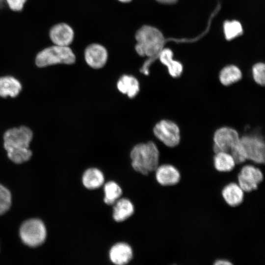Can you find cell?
<instances>
[{"mask_svg": "<svg viewBox=\"0 0 265 265\" xmlns=\"http://www.w3.org/2000/svg\"><path fill=\"white\" fill-rule=\"evenodd\" d=\"M135 39V50L137 54L148 57L140 68V72L147 76L151 65L158 58L159 54L163 49L164 38L158 29L144 25L136 31Z\"/></svg>", "mask_w": 265, "mask_h": 265, "instance_id": "obj_1", "label": "cell"}, {"mask_svg": "<svg viewBox=\"0 0 265 265\" xmlns=\"http://www.w3.org/2000/svg\"><path fill=\"white\" fill-rule=\"evenodd\" d=\"M32 137L31 130L25 126L6 131L3 135V145L9 159L17 164L28 160L32 156L29 147Z\"/></svg>", "mask_w": 265, "mask_h": 265, "instance_id": "obj_2", "label": "cell"}, {"mask_svg": "<svg viewBox=\"0 0 265 265\" xmlns=\"http://www.w3.org/2000/svg\"><path fill=\"white\" fill-rule=\"evenodd\" d=\"M132 166L136 172L144 175L154 172L160 164V153L153 141L135 145L130 153Z\"/></svg>", "mask_w": 265, "mask_h": 265, "instance_id": "obj_3", "label": "cell"}, {"mask_svg": "<svg viewBox=\"0 0 265 265\" xmlns=\"http://www.w3.org/2000/svg\"><path fill=\"white\" fill-rule=\"evenodd\" d=\"M76 61V56L69 46L53 45L46 47L36 55L35 62L40 68L65 64H72Z\"/></svg>", "mask_w": 265, "mask_h": 265, "instance_id": "obj_4", "label": "cell"}, {"mask_svg": "<svg viewBox=\"0 0 265 265\" xmlns=\"http://www.w3.org/2000/svg\"><path fill=\"white\" fill-rule=\"evenodd\" d=\"M239 142L247 161L262 167L265 162V144L261 135H245L240 137Z\"/></svg>", "mask_w": 265, "mask_h": 265, "instance_id": "obj_5", "label": "cell"}, {"mask_svg": "<svg viewBox=\"0 0 265 265\" xmlns=\"http://www.w3.org/2000/svg\"><path fill=\"white\" fill-rule=\"evenodd\" d=\"M46 234L44 223L38 219L25 221L20 229V237L23 242L32 247L41 245L45 240Z\"/></svg>", "mask_w": 265, "mask_h": 265, "instance_id": "obj_6", "label": "cell"}, {"mask_svg": "<svg viewBox=\"0 0 265 265\" xmlns=\"http://www.w3.org/2000/svg\"><path fill=\"white\" fill-rule=\"evenodd\" d=\"M265 175L262 167L247 162L242 165L238 174L237 183L245 192H249L258 188Z\"/></svg>", "mask_w": 265, "mask_h": 265, "instance_id": "obj_7", "label": "cell"}, {"mask_svg": "<svg viewBox=\"0 0 265 265\" xmlns=\"http://www.w3.org/2000/svg\"><path fill=\"white\" fill-rule=\"evenodd\" d=\"M153 131L156 138L168 147H175L181 141L180 128L170 120L159 121L155 125Z\"/></svg>", "mask_w": 265, "mask_h": 265, "instance_id": "obj_8", "label": "cell"}, {"mask_svg": "<svg viewBox=\"0 0 265 265\" xmlns=\"http://www.w3.org/2000/svg\"><path fill=\"white\" fill-rule=\"evenodd\" d=\"M240 136L235 129L223 126L218 128L213 135L212 151L229 152L239 141Z\"/></svg>", "mask_w": 265, "mask_h": 265, "instance_id": "obj_9", "label": "cell"}, {"mask_svg": "<svg viewBox=\"0 0 265 265\" xmlns=\"http://www.w3.org/2000/svg\"><path fill=\"white\" fill-rule=\"evenodd\" d=\"M157 182L164 186H173L177 184L181 179L179 170L169 163H161L155 171Z\"/></svg>", "mask_w": 265, "mask_h": 265, "instance_id": "obj_10", "label": "cell"}, {"mask_svg": "<svg viewBox=\"0 0 265 265\" xmlns=\"http://www.w3.org/2000/svg\"><path fill=\"white\" fill-rule=\"evenodd\" d=\"M85 60L88 66L94 69L102 68L106 64L108 53L106 49L99 44H92L85 49Z\"/></svg>", "mask_w": 265, "mask_h": 265, "instance_id": "obj_11", "label": "cell"}, {"mask_svg": "<svg viewBox=\"0 0 265 265\" xmlns=\"http://www.w3.org/2000/svg\"><path fill=\"white\" fill-rule=\"evenodd\" d=\"M74 37L73 28L65 23L55 24L49 30V37L53 45L69 46L73 42Z\"/></svg>", "mask_w": 265, "mask_h": 265, "instance_id": "obj_12", "label": "cell"}, {"mask_svg": "<svg viewBox=\"0 0 265 265\" xmlns=\"http://www.w3.org/2000/svg\"><path fill=\"white\" fill-rule=\"evenodd\" d=\"M132 250L127 243L118 242L113 245L109 252L110 261L116 265H124L131 261L132 258Z\"/></svg>", "mask_w": 265, "mask_h": 265, "instance_id": "obj_13", "label": "cell"}, {"mask_svg": "<svg viewBox=\"0 0 265 265\" xmlns=\"http://www.w3.org/2000/svg\"><path fill=\"white\" fill-rule=\"evenodd\" d=\"M244 193L245 192L236 182L228 183L221 190L224 201L231 207H236L242 202Z\"/></svg>", "mask_w": 265, "mask_h": 265, "instance_id": "obj_14", "label": "cell"}, {"mask_svg": "<svg viewBox=\"0 0 265 265\" xmlns=\"http://www.w3.org/2000/svg\"><path fill=\"white\" fill-rule=\"evenodd\" d=\"M116 86L119 92L130 98L135 97L140 90L139 81L135 77L130 75L121 76L117 82Z\"/></svg>", "mask_w": 265, "mask_h": 265, "instance_id": "obj_15", "label": "cell"}, {"mask_svg": "<svg viewBox=\"0 0 265 265\" xmlns=\"http://www.w3.org/2000/svg\"><path fill=\"white\" fill-rule=\"evenodd\" d=\"M161 63L166 66L169 75L174 78L180 77L183 71V66L179 61L173 59V53L169 49H163L158 55Z\"/></svg>", "mask_w": 265, "mask_h": 265, "instance_id": "obj_16", "label": "cell"}, {"mask_svg": "<svg viewBox=\"0 0 265 265\" xmlns=\"http://www.w3.org/2000/svg\"><path fill=\"white\" fill-rule=\"evenodd\" d=\"M212 161L214 168L219 172H229L233 170L237 165L232 155L225 151L215 153Z\"/></svg>", "mask_w": 265, "mask_h": 265, "instance_id": "obj_17", "label": "cell"}, {"mask_svg": "<svg viewBox=\"0 0 265 265\" xmlns=\"http://www.w3.org/2000/svg\"><path fill=\"white\" fill-rule=\"evenodd\" d=\"M114 204L112 216L117 222L126 220L134 212L132 203L127 198L118 199Z\"/></svg>", "mask_w": 265, "mask_h": 265, "instance_id": "obj_18", "label": "cell"}, {"mask_svg": "<svg viewBox=\"0 0 265 265\" xmlns=\"http://www.w3.org/2000/svg\"><path fill=\"white\" fill-rule=\"evenodd\" d=\"M22 90L20 81L11 76L0 77V96L5 98L7 96L16 97Z\"/></svg>", "mask_w": 265, "mask_h": 265, "instance_id": "obj_19", "label": "cell"}, {"mask_svg": "<svg viewBox=\"0 0 265 265\" xmlns=\"http://www.w3.org/2000/svg\"><path fill=\"white\" fill-rule=\"evenodd\" d=\"M105 181L102 172L96 168H90L85 171L82 177V183L88 189H94L101 186Z\"/></svg>", "mask_w": 265, "mask_h": 265, "instance_id": "obj_20", "label": "cell"}, {"mask_svg": "<svg viewBox=\"0 0 265 265\" xmlns=\"http://www.w3.org/2000/svg\"><path fill=\"white\" fill-rule=\"evenodd\" d=\"M242 77V72L239 68L234 65H229L221 70L219 80L222 85L227 86L238 81Z\"/></svg>", "mask_w": 265, "mask_h": 265, "instance_id": "obj_21", "label": "cell"}, {"mask_svg": "<svg viewBox=\"0 0 265 265\" xmlns=\"http://www.w3.org/2000/svg\"><path fill=\"white\" fill-rule=\"evenodd\" d=\"M104 202L108 205H113L122 193L120 186L115 182L109 181L104 186Z\"/></svg>", "mask_w": 265, "mask_h": 265, "instance_id": "obj_22", "label": "cell"}, {"mask_svg": "<svg viewBox=\"0 0 265 265\" xmlns=\"http://www.w3.org/2000/svg\"><path fill=\"white\" fill-rule=\"evenodd\" d=\"M224 31L226 39L230 40L240 34L242 28L240 23L238 21H227L224 25Z\"/></svg>", "mask_w": 265, "mask_h": 265, "instance_id": "obj_23", "label": "cell"}, {"mask_svg": "<svg viewBox=\"0 0 265 265\" xmlns=\"http://www.w3.org/2000/svg\"><path fill=\"white\" fill-rule=\"evenodd\" d=\"M11 204V195L6 187L0 184V215L6 212Z\"/></svg>", "mask_w": 265, "mask_h": 265, "instance_id": "obj_24", "label": "cell"}, {"mask_svg": "<svg viewBox=\"0 0 265 265\" xmlns=\"http://www.w3.org/2000/svg\"><path fill=\"white\" fill-rule=\"evenodd\" d=\"M252 76L254 81L261 86L265 84V65L259 62L255 64L252 70Z\"/></svg>", "mask_w": 265, "mask_h": 265, "instance_id": "obj_25", "label": "cell"}, {"mask_svg": "<svg viewBox=\"0 0 265 265\" xmlns=\"http://www.w3.org/2000/svg\"><path fill=\"white\" fill-rule=\"evenodd\" d=\"M9 8L14 11H21L27 0H5Z\"/></svg>", "mask_w": 265, "mask_h": 265, "instance_id": "obj_26", "label": "cell"}, {"mask_svg": "<svg viewBox=\"0 0 265 265\" xmlns=\"http://www.w3.org/2000/svg\"><path fill=\"white\" fill-rule=\"evenodd\" d=\"M213 265H233V264L226 259H219L216 260Z\"/></svg>", "mask_w": 265, "mask_h": 265, "instance_id": "obj_27", "label": "cell"}, {"mask_svg": "<svg viewBox=\"0 0 265 265\" xmlns=\"http://www.w3.org/2000/svg\"><path fill=\"white\" fill-rule=\"evenodd\" d=\"M157 1L165 4H171L175 2L177 0H156Z\"/></svg>", "mask_w": 265, "mask_h": 265, "instance_id": "obj_28", "label": "cell"}, {"mask_svg": "<svg viewBox=\"0 0 265 265\" xmlns=\"http://www.w3.org/2000/svg\"><path fill=\"white\" fill-rule=\"evenodd\" d=\"M118 0L122 2H129L131 1L132 0Z\"/></svg>", "mask_w": 265, "mask_h": 265, "instance_id": "obj_29", "label": "cell"}, {"mask_svg": "<svg viewBox=\"0 0 265 265\" xmlns=\"http://www.w3.org/2000/svg\"><path fill=\"white\" fill-rule=\"evenodd\" d=\"M1 0H0V1Z\"/></svg>", "mask_w": 265, "mask_h": 265, "instance_id": "obj_30", "label": "cell"}]
</instances>
